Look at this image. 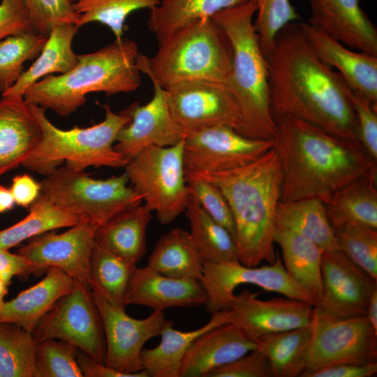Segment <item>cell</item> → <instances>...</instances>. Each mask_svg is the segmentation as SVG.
<instances>
[{"label":"cell","mask_w":377,"mask_h":377,"mask_svg":"<svg viewBox=\"0 0 377 377\" xmlns=\"http://www.w3.org/2000/svg\"><path fill=\"white\" fill-rule=\"evenodd\" d=\"M366 316L377 333V288L372 292L367 307Z\"/></svg>","instance_id":"53"},{"label":"cell","mask_w":377,"mask_h":377,"mask_svg":"<svg viewBox=\"0 0 377 377\" xmlns=\"http://www.w3.org/2000/svg\"><path fill=\"white\" fill-rule=\"evenodd\" d=\"M253 1L257 8V17L253 25L265 57L277 33L286 24L298 20L300 15L290 0Z\"/></svg>","instance_id":"43"},{"label":"cell","mask_w":377,"mask_h":377,"mask_svg":"<svg viewBox=\"0 0 377 377\" xmlns=\"http://www.w3.org/2000/svg\"><path fill=\"white\" fill-rule=\"evenodd\" d=\"M151 82L154 94L150 101L143 105L134 103L122 111L131 120L118 133L114 149L127 162L149 146H173L185 137L186 132L170 111L165 89Z\"/></svg>","instance_id":"18"},{"label":"cell","mask_w":377,"mask_h":377,"mask_svg":"<svg viewBox=\"0 0 377 377\" xmlns=\"http://www.w3.org/2000/svg\"><path fill=\"white\" fill-rule=\"evenodd\" d=\"M275 227L297 232L314 242L325 251L339 249L334 231L320 199L280 200L275 214Z\"/></svg>","instance_id":"33"},{"label":"cell","mask_w":377,"mask_h":377,"mask_svg":"<svg viewBox=\"0 0 377 377\" xmlns=\"http://www.w3.org/2000/svg\"><path fill=\"white\" fill-rule=\"evenodd\" d=\"M205 290L199 280L175 279L149 265L136 267L127 288L125 302L142 305L153 311L205 305Z\"/></svg>","instance_id":"21"},{"label":"cell","mask_w":377,"mask_h":377,"mask_svg":"<svg viewBox=\"0 0 377 377\" xmlns=\"http://www.w3.org/2000/svg\"><path fill=\"white\" fill-rule=\"evenodd\" d=\"M250 0H160L150 10L147 25L160 43L173 32L201 17H212Z\"/></svg>","instance_id":"35"},{"label":"cell","mask_w":377,"mask_h":377,"mask_svg":"<svg viewBox=\"0 0 377 377\" xmlns=\"http://www.w3.org/2000/svg\"><path fill=\"white\" fill-rule=\"evenodd\" d=\"M360 2L309 0L308 22L353 50L377 57V29Z\"/></svg>","instance_id":"20"},{"label":"cell","mask_w":377,"mask_h":377,"mask_svg":"<svg viewBox=\"0 0 377 377\" xmlns=\"http://www.w3.org/2000/svg\"><path fill=\"white\" fill-rule=\"evenodd\" d=\"M376 374L377 363L342 364L316 370L306 377H371Z\"/></svg>","instance_id":"50"},{"label":"cell","mask_w":377,"mask_h":377,"mask_svg":"<svg viewBox=\"0 0 377 377\" xmlns=\"http://www.w3.org/2000/svg\"><path fill=\"white\" fill-rule=\"evenodd\" d=\"M276 145V139L245 136L216 125L186 131L184 138L185 174L216 172L246 165Z\"/></svg>","instance_id":"13"},{"label":"cell","mask_w":377,"mask_h":377,"mask_svg":"<svg viewBox=\"0 0 377 377\" xmlns=\"http://www.w3.org/2000/svg\"><path fill=\"white\" fill-rule=\"evenodd\" d=\"M317 55L337 71L352 89L377 105V57L356 52L307 22H299Z\"/></svg>","instance_id":"22"},{"label":"cell","mask_w":377,"mask_h":377,"mask_svg":"<svg viewBox=\"0 0 377 377\" xmlns=\"http://www.w3.org/2000/svg\"><path fill=\"white\" fill-rule=\"evenodd\" d=\"M29 207V214L24 219L0 230V249L9 250L44 232L69 228L81 221L77 216L57 207L40 193Z\"/></svg>","instance_id":"37"},{"label":"cell","mask_w":377,"mask_h":377,"mask_svg":"<svg viewBox=\"0 0 377 377\" xmlns=\"http://www.w3.org/2000/svg\"><path fill=\"white\" fill-rule=\"evenodd\" d=\"M31 31L35 32L24 0H1L0 42Z\"/></svg>","instance_id":"48"},{"label":"cell","mask_w":377,"mask_h":377,"mask_svg":"<svg viewBox=\"0 0 377 377\" xmlns=\"http://www.w3.org/2000/svg\"><path fill=\"white\" fill-rule=\"evenodd\" d=\"M47 36L34 31L8 37L0 42V94H5L24 71L23 64L36 59Z\"/></svg>","instance_id":"40"},{"label":"cell","mask_w":377,"mask_h":377,"mask_svg":"<svg viewBox=\"0 0 377 377\" xmlns=\"http://www.w3.org/2000/svg\"><path fill=\"white\" fill-rule=\"evenodd\" d=\"M185 212L191 236L203 263L239 261L237 245L232 235L203 209L190 190Z\"/></svg>","instance_id":"34"},{"label":"cell","mask_w":377,"mask_h":377,"mask_svg":"<svg viewBox=\"0 0 377 377\" xmlns=\"http://www.w3.org/2000/svg\"><path fill=\"white\" fill-rule=\"evenodd\" d=\"M160 0H71L77 16L78 29L91 22L108 27L115 40L123 36L125 22L133 12L140 9L151 10Z\"/></svg>","instance_id":"39"},{"label":"cell","mask_w":377,"mask_h":377,"mask_svg":"<svg viewBox=\"0 0 377 377\" xmlns=\"http://www.w3.org/2000/svg\"><path fill=\"white\" fill-rule=\"evenodd\" d=\"M188 187L203 209L232 235L237 243L231 209L221 191L212 183L194 175L186 176Z\"/></svg>","instance_id":"44"},{"label":"cell","mask_w":377,"mask_h":377,"mask_svg":"<svg viewBox=\"0 0 377 377\" xmlns=\"http://www.w3.org/2000/svg\"><path fill=\"white\" fill-rule=\"evenodd\" d=\"M77 360L83 377H138L135 374L123 373L105 363L97 362L80 350Z\"/></svg>","instance_id":"52"},{"label":"cell","mask_w":377,"mask_h":377,"mask_svg":"<svg viewBox=\"0 0 377 377\" xmlns=\"http://www.w3.org/2000/svg\"><path fill=\"white\" fill-rule=\"evenodd\" d=\"M376 179L354 180L322 200L334 231L348 226L377 229Z\"/></svg>","instance_id":"27"},{"label":"cell","mask_w":377,"mask_h":377,"mask_svg":"<svg viewBox=\"0 0 377 377\" xmlns=\"http://www.w3.org/2000/svg\"><path fill=\"white\" fill-rule=\"evenodd\" d=\"M15 204L10 189L0 185V214L10 210Z\"/></svg>","instance_id":"54"},{"label":"cell","mask_w":377,"mask_h":377,"mask_svg":"<svg viewBox=\"0 0 377 377\" xmlns=\"http://www.w3.org/2000/svg\"><path fill=\"white\" fill-rule=\"evenodd\" d=\"M314 330L313 318L309 325L269 334L256 342L268 360L274 377L302 376L310 358Z\"/></svg>","instance_id":"31"},{"label":"cell","mask_w":377,"mask_h":377,"mask_svg":"<svg viewBox=\"0 0 377 377\" xmlns=\"http://www.w3.org/2000/svg\"><path fill=\"white\" fill-rule=\"evenodd\" d=\"M32 334L38 342L50 339L67 341L97 362H105L101 313L91 290L76 280L71 290L40 320Z\"/></svg>","instance_id":"10"},{"label":"cell","mask_w":377,"mask_h":377,"mask_svg":"<svg viewBox=\"0 0 377 377\" xmlns=\"http://www.w3.org/2000/svg\"><path fill=\"white\" fill-rule=\"evenodd\" d=\"M45 273L38 283L3 303L0 322L15 323L33 333L40 320L74 284V279L58 267H50Z\"/></svg>","instance_id":"25"},{"label":"cell","mask_w":377,"mask_h":377,"mask_svg":"<svg viewBox=\"0 0 377 377\" xmlns=\"http://www.w3.org/2000/svg\"><path fill=\"white\" fill-rule=\"evenodd\" d=\"M274 118L291 117L359 141L351 87L315 52L299 22L283 27L265 57Z\"/></svg>","instance_id":"1"},{"label":"cell","mask_w":377,"mask_h":377,"mask_svg":"<svg viewBox=\"0 0 377 377\" xmlns=\"http://www.w3.org/2000/svg\"><path fill=\"white\" fill-rule=\"evenodd\" d=\"M350 99L356 116L359 141L369 156L377 161V105L352 89Z\"/></svg>","instance_id":"46"},{"label":"cell","mask_w":377,"mask_h":377,"mask_svg":"<svg viewBox=\"0 0 377 377\" xmlns=\"http://www.w3.org/2000/svg\"><path fill=\"white\" fill-rule=\"evenodd\" d=\"M31 275V268L27 260L19 253L0 249V276L11 282L14 276L27 280Z\"/></svg>","instance_id":"51"},{"label":"cell","mask_w":377,"mask_h":377,"mask_svg":"<svg viewBox=\"0 0 377 377\" xmlns=\"http://www.w3.org/2000/svg\"><path fill=\"white\" fill-rule=\"evenodd\" d=\"M16 205L28 207L33 204L40 193L41 186L31 176L19 175L13 179L10 188Z\"/></svg>","instance_id":"49"},{"label":"cell","mask_w":377,"mask_h":377,"mask_svg":"<svg viewBox=\"0 0 377 377\" xmlns=\"http://www.w3.org/2000/svg\"><path fill=\"white\" fill-rule=\"evenodd\" d=\"M147 265L169 277L200 281L204 263L190 232L175 228L156 242Z\"/></svg>","instance_id":"32"},{"label":"cell","mask_w":377,"mask_h":377,"mask_svg":"<svg viewBox=\"0 0 377 377\" xmlns=\"http://www.w3.org/2000/svg\"><path fill=\"white\" fill-rule=\"evenodd\" d=\"M79 29L71 22H61L50 30L46 43L32 65L23 72L9 90L1 96L23 98L24 91L43 77L55 73H66L78 62L72 47Z\"/></svg>","instance_id":"30"},{"label":"cell","mask_w":377,"mask_h":377,"mask_svg":"<svg viewBox=\"0 0 377 377\" xmlns=\"http://www.w3.org/2000/svg\"><path fill=\"white\" fill-rule=\"evenodd\" d=\"M138 54L135 41L114 40L94 52L77 54V64L72 70L38 80L27 89L23 98L29 103L66 117L85 103L89 93L110 96L133 91L141 82L136 66Z\"/></svg>","instance_id":"4"},{"label":"cell","mask_w":377,"mask_h":377,"mask_svg":"<svg viewBox=\"0 0 377 377\" xmlns=\"http://www.w3.org/2000/svg\"><path fill=\"white\" fill-rule=\"evenodd\" d=\"M200 281L206 293L205 309L211 314L229 310L234 292L242 284L254 285L315 306L313 297L287 273L279 252L272 263L260 267L246 266L240 261L204 263Z\"/></svg>","instance_id":"11"},{"label":"cell","mask_w":377,"mask_h":377,"mask_svg":"<svg viewBox=\"0 0 377 377\" xmlns=\"http://www.w3.org/2000/svg\"><path fill=\"white\" fill-rule=\"evenodd\" d=\"M321 276L322 296L315 306L318 310L339 318L366 315L377 281L339 249L323 251Z\"/></svg>","instance_id":"17"},{"label":"cell","mask_w":377,"mask_h":377,"mask_svg":"<svg viewBox=\"0 0 377 377\" xmlns=\"http://www.w3.org/2000/svg\"><path fill=\"white\" fill-rule=\"evenodd\" d=\"M151 212L145 204L120 212L97 227L96 244L137 265L147 253L146 231Z\"/></svg>","instance_id":"28"},{"label":"cell","mask_w":377,"mask_h":377,"mask_svg":"<svg viewBox=\"0 0 377 377\" xmlns=\"http://www.w3.org/2000/svg\"><path fill=\"white\" fill-rule=\"evenodd\" d=\"M214 184L233 215L239 261L249 267L276 258L275 214L281 200L282 171L274 146L257 160L235 169L191 174Z\"/></svg>","instance_id":"3"},{"label":"cell","mask_w":377,"mask_h":377,"mask_svg":"<svg viewBox=\"0 0 377 377\" xmlns=\"http://www.w3.org/2000/svg\"><path fill=\"white\" fill-rule=\"evenodd\" d=\"M184 140L170 147L149 146L124 167L145 205L168 225L185 212L189 195L184 163Z\"/></svg>","instance_id":"9"},{"label":"cell","mask_w":377,"mask_h":377,"mask_svg":"<svg viewBox=\"0 0 377 377\" xmlns=\"http://www.w3.org/2000/svg\"><path fill=\"white\" fill-rule=\"evenodd\" d=\"M92 294L104 327L105 364L123 373L149 377L141 363L144 345L160 336L173 321L167 319L163 311H153L142 319L131 317L124 309L110 304L93 292Z\"/></svg>","instance_id":"15"},{"label":"cell","mask_w":377,"mask_h":377,"mask_svg":"<svg viewBox=\"0 0 377 377\" xmlns=\"http://www.w3.org/2000/svg\"><path fill=\"white\" fill-rule=\"evenodd\" d=\"M334 233L339 249L377 281V229L348 226Z\"/></svg>","instance_id":"41"},{"label":"cell","mask_w":377,"mask_h":377,"mask_svg":"<svg viewBox=\"0 0 377 377\" xmlns=\"http://www.w3.org/2000/svg\"><path fill=\"white\" fill-rule=\"evenodd\" d=\"M126 172L96 179L84 171L59 166L40 183V194L57 207L99 226L120 212L140 205L142 197L128 186Z\"/></svg>","instance_id":"8"},{"label":"cell","mask_w":377,"mask_h":377,"mask_svg":"<svg viewBox=\"0 0 377 377\" xmlns=\"http://www.w3.org/2000/svg\"><path fill=\"white\" fill-rule=\"evenodd\" d=\"M136 265L95 244L90 256L91 290L110 304L124 309L130 279Z\"/></svg>","instance_id":"36"},{"label":"cell","mask_w":377,"mask_h":377,"mask_svg":"<svg viewBox=\"0 0 377 377\" xmlns=\"http://www.w3.org/2000/svg\"><path fill=\"white\" fill-rule=\"evenodd\" d=\"M28 104L42 131L40 144L22 165L28 170L47 176L64 161L66 166L80 171L90 166H126L127 161L113 146L119 131L131 120L122 111L117 114L105 105V117L101 123L62 130L50 122L44 108Z\"/></svg>","instance_id":"7"},{"label":"cell","mask_w":377,"mask_h":377,"mask_svg":"<svg viewBox=\"0 0 377 377\" xmlns=\"http://www.w3.org/2000/svg\"><path fill=\"white\" fill-rule=\"evenodd\" d=\"M38 344L31 332L15 323L0 322V377H39Z\"/></svg>","instance_id":"38"},{"label":"cell","mask_w":377,"mask_h":377,"mask_svg":"<svg viewBox=\"0 0 377 377\" xmlns=\"http://www.w3.org/2000/svg\"><path fill=\"white\" fill-rule=\"evenodd\" d=\"M274 241L281 248L282 262L287 273L313 297L316 306L323 292L321 259L323 250L304 235L279 227H275Z\"/></svg>","instance_id":"29"},{"label":"cell","mask_w":377,"mask_h":377,"mask_svg":"<svg viewBox=\"0 0 377 377\" xmlns=\"http://www.w3.org/2000/svg\"><path fill=\"white\" fill-rule=\"evenodd\" d=\"M234 320V313L229 309L212 313L207 323L190 331L176 330L174 323L169 324L162 331L161 341L156 347L142 349V369L149 377H179L183 358L193 342L207 331Z\"/></svg>","instance_id":"26"},{"label":"cell","mask_w":377,"mask_h":377,"mask_svg":"<svg viewBox=\"0 0 377 377\" xmlns=\"http://www.w3.org/2000/svg\"><path fill=\"white\" fill-rule=\"evenodd\" d=\"M207 377H274L265 355L257 348L210 371Z\"/></svg>","instance_id":"47"},{"label":"cell","mask_w":377,"mask_h":377,"mask_svg":"<svg viewBox=\"0 0 377 377\" xmlns=\"http://www.w3.org/2000/svg\"><path fill=\"white\" fill-rule=\"evenodd\" d=\"M35 32L47 36L61 22L76 25L77 16L71 0H24Z\"/></svg>","instance_id":"45"},{"label":"cell","mask_w":377,"mask_h":377,"mask_svg":"<svg viewBox=\"0 0 377 377\" xmlns=\"http://www.w3.org/2000/svg\"><path fill=\"white\" fill-rule=\"evenodd\" d=\"M97 227L81 221L64 232L51 230L36 236L16 253L27 260L31 274L40 276L48 267H56L91 290L89 260Z\"/></svg>","instance_id":"16"},{"label":"cell","mask_w":377,"mask_h":377,"mask_svg":"<svg viewBox=\"0 0 377 377\" xmlns=\"http://www.w3.org/2000/svg\"><path fill=\"white\" fill-rule=\"evenodd\" d=\"M232 47L222 28L212 17H201L177 29L158 43L148 57L139 53L136 66L163 89L192 80L227 85Z\"/></svg>","instance_id":"6"},{"label":"cell","mask_w":377,"mask_h":377,"mask_svg":"<svg viewBox=\"0 0 377 377\" xmlns=\"http://www.w3.org/2000/svg\"><path fill=\"white\" fill-rule=\"evenodd\" d=\"M165 91L172 116L185 132L224 125L247 136L238 105L226 84L192 80L170 86Z\"/></svg>","instance_id":"14"},{"label":"cell","mask_w":377,"mask_h":377,"mask_svg":"<svg viewBox=\"0 0 377 377\" xmlns=\"http://www.w3.org/2000/svg\"><path fill=\"white\" fill-rule=\"evenodd\" d=\"M42 131L24 98H0V177L18 167L40 142Z\"/></svg>","instance_id":"24"},{"label":"cell","mask_w":377,"mask_h":377,"mask_svg":"<svg viewBox=\"0 0 377 377\" xmlns=\"http://www.w3.org/2000/svg\"><path fill=\"white\" fill-rule=\"evenodd\" d=\"M248 289L235 295L230 309L234 323L255 343L261 337L309 325L315 316V306L291 298L263 300Z\"/></svg>","instance_id":"19"},{"label":"cell","mask_w":377,"mask_h":377,"mask_svg":"<svg viewBox=\"0 0 377 377\" xmlns=\"http://www.w3.org/2000/svg\"><path fill=\"white\" fill-rule=\"evenodd\" d=\"M283 181L281 201L324 200L354 180L377 177V161L358 141L343 139L291 117L275 119Z\"/></svg>","instance_id":"2"},{"label":"cell","mask_w":377,"mask_h":377,"mask_svg":"<svg viewBox=\"0 0 377 377\" xmlns=\"http://www.w3.org/2000/svg\"><path fill=\"white\" fill-rule=\"evenodd\" d=\"M10 283V281H7L0 276V308L5 302L4 298L8 293V287Z\"/></svg>","instance_id":"55"},{"label":"cell","mask_w":377,"mask_h":377,"mask_svg":"<svg viewBox=\"0 0 377 377\" xmlns=\"http://www.w3.org/2000/svg\"><path fill=\"white\" fill-rule=\"evenodd\" d=\"M79 349L60 339L38 342L36 367L39 377H83L77 357Z\"/></svg>","instance_id":"42"},{"label":"cell","mask_w":377,"mask_h":377,"mask_svg":"<svg viewBox=\"0 0 377 377\" xmlns=\"http://www.w3.org/2000/svg\"><path fill=\"white\" fill-rule=\"evenodd\" d=\"M253 0L225 9L212 19L227 35L232 47V62L227 86L239 108L246 135L272 140L277 136L268 82L266 59L253 25Z\"/></svg>","instance_id":"5"},{"label":"cell","mask_w":377,"mask_h":377,"mask_svg":"<svg viewBox=\"0 0 377 377\" xmlns=\"http://www.w3.org/2000/svg\"><path fill=\"white\" fill-rule=\"evenodd\" d=\"M256 348V343L236 323L221 325L193 342L183 358L179 377H207L212 370Z\"/></svg>","instance_id":"23"},{"label":"cell","mask_w":377,"mask_h":377,"mask_svg":"<svg viewBox=\"0 0 377 377\" xmlns=\"http://www.w3.org/2000/svg\"><path fill=\"white\" fill-rule=\"evenodd\" d=\"M314 338L302 377L327 367L377 363V333L366 315L339 318L315 307Z\"/></svg>","instance_id":"12"}]
</instances>
